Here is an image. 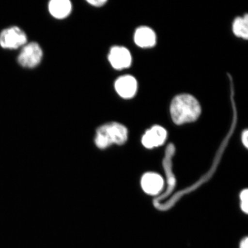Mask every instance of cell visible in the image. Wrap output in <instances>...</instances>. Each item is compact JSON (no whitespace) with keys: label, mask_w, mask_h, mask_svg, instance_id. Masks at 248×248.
I'll return each instance as SVG.
<instances>
[{"label":"cell","mask_w":248,"mask_h":248,"mask_svg":"<svg viewBox=\"0 0 248 248\" xmlns=\"http://www.w3.org/2000/svg\"><path fill=\"white\" fill-rule=\"evenodd\" d=\"M242 141H243V144L247 148L248 146V132L247 130H246L242 136Z\"/></svg>","instance_id":"5bb4252c"},{"label":"cell","mask_w":248,"mask_h":248,"mask_svg":"<svg viewBox=\"0 0 248 248\" xmlns=\"http://www.w3.org/2000/svg\"><path fill=\"white\" fill-rule=\"evenodd\" d=\"M141 185L142 189L148 194L155 195L162 191L164 181L162 176L156 173H145L141 179Z\"/></svg>","instance_id":"ba28073f"},{"label":"cell","mask_w":248,"mask_h":248,"mask_svg":"<svg viewBox=\"0 0 248 248\" xmlns=\"http://www.w3.org/2000/svg\"><path fill=\"white\" fill-rule=\"evenodd\" d=\"M135 42L142 48L152 47L156 44V37L154 31L147 27L139 28L136 31Z\"/></svg>","instance_id":"30bf717a"},{"label":"cell","mask_w":248,"mask_h":248,"mask_svg":"<svg viewBox=\"0 0 248 248\" xmlns=\"http://www.w3.org/2000/svg\"><path fill=\"white\" fill-rule=\"evenodd\" d=\"M89 4L94 7H101L107 2V0H91L87 1Z\"/></svg>","instance_id":"4fadbf2b"},{"label":"cell","mask_w":248,"mask_h":248,"mask_svg":"<svg viewBox=\"0 0 248 248\" xmlns=\"http://www.w3.org/2000/svg\"><path fill=\"white\" fill-rule=\"evenodd\" d=\"M128 132L122 124L111 122L104 124L96 131L94 142L98 148L105 149L116 144L122 145L128 139Z\"/></svg>","instance_id":"7a4b0ae2"},{"label":"cell","mask_w":248,"mask_h":248,"mask_svg":"<svg viewBox=\"0 0 248 248\" xmlns=\"http://www.w3.org/2000/svg\"><path fill=\"white\" fill-rule=\"evenodd\" d=\"M114 88L121 97L125 99L131 98L134 97L137 92V80L131 76L120 77L114 83Z\"/></svg>","instance_id":"8992f818"},{"label":"cell","mask_w":248,"mask_h":248,"mask_svg":"<svg viewBox=\"0 0 248 248\" xmlns=\"http://www.w3.org/2000/svg\"><path fill=\"white\" fill-rule=\"evenodd\" d=\"M232 30L235 35L245 39L248 37V15L243 17L235 18L232 24Z\"/></svg>","instance_id":"8fae6325"},{"label":"cell","mask_w":248,"mask_h":248,"mask_svg":"<svg viewBox=\"0 0 248 248\" xmlns=\"http://www.w3.org/2000/svg\"><path fill=\"white\" fill-rule=\"evenodd\" d=\"M43 56L42 49L38 43H27L23 46L18 56V63L24 68L33 69L40 63Z\"/></svg>","instance_id":"3957f363"},{"label":"cell","mask_w":248,"mask_h":248,"mask_svg":"<svg viewBox=\"0 0 248 248\" xmlns=\"http://www.w3.org/2000/svg\"><path fill=\"white\" fill-rule=\"evenodd\" d=\"M27 43V36L18 27H11L0 33V46L4 49H16Z\"/></svg>","instance_id":"277c9868"},{"label":"cell","mask_w":248,"mask_h":248,"mask_svg":"<svg viewBox=\"0 0 248 248\" xmlns=\"http://www.w3.org/2000/svg\"><path fill=\"white\" fill-rule=\"evenodd\" d=\"M241 209L246 214L248 212V191L247 189L242 192L240 195Z\"/></svg>","instance_id":"7c38bea8"},{"label":"cell","mask_w":248,"mask_h":248,"mask_svg":"<svg viewBox=\"0 0 248 248\" xmlns=\"http://www.w3.org/2000/svg\"><path fill=\"white\" fill-rule=\"evenodd\" d=\"M167 131L163 127L156 125L145 132L142 139V143L145 148L151 149L160 146L167 138Z\"/></svg>","instance_id":"52a82bcc"},{"label":"cell","mask_w":248,"mask_h":248,"mask_svg":"<svg viewBox=\"0 0 248 248\" xmlns=\"http://www.w3.org/2000/svg\"><path fill=\"white\" fill-rule=\"evenodd\" d=\"M108 59L116 70L126 69L131 66L132 56L128 49L122 46H114L110 49Z\"/></svg>","instance_id":"5b68a950"},{"label":"cell","mask_w":248,"mask_h":248,"mask_svg":"<svg viewBox=\"0 0 248 248\" xmlns=\"http://www.w3.org/2000/svg\"><path fill=\"white\" fill-rule=\"evenodd\" d=\"M49 14L57 19H63L71 14L72 4L69 0H51L48 5Z\"/></svg>","instance_id":"9c48e42d"},{"label":"cell","mask_w":248,"mask_h":248,"mask_svg":"<svg viewBox=\"0 0 248 248\" xmlns=\"http://www.w3.org/2000/svg\"><path fill=\"white\" fill-rule=\"evenodd\" d=\"M240 248H248V238L246 237L241 240L240 244Z\"/></svg>","instance_id":"9a60e30c"},{"label":"cell","mask_w":248,"mask_h":248,"mask_svg":"<svg viewBox=\"0 0 248 248\" xmlns=\"http://www.w3.org/2000/svg\"><path fill=\"white\" fill-rule=\"evenodd\" d=\"M170 111L173 122L177 125H182L197 120L200 116L201 108L193 96L185 94L173 99Z\"/></svg>","instance_id":"6da1fadb"}]
</instances>
